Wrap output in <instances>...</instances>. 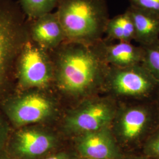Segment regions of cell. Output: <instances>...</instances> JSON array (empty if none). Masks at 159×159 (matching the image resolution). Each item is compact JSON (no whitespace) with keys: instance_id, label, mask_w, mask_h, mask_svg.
<instances>
[{"instance_id":"obj_1","label":"cell","mask_w":159,"mask_h":159,"mask_svg":"<svg viewBox=\"0 0 159 159\" xmlns=\"http://www.w3.org/2000/svg\"><path fill=\"white\" fill-rule=\"evenodd\" d=\"M53 50L54 73L63 90L85 99L103 90L109 66L96 43L87 46L65 41Z\"/></svg>"},{"instance_id":"obj_2","label":"cell","mask_w":159,"mask_h":159,"mask_svg":"<svg viewBox=\"0 0 159 159\" xmlns=\"http://www.w3.org/2000/svg\"><path fill=\"white\" fill-rule=\"evenodd\" d=\"M57 8L67 41L91 46L102 40L110 19L106 0H58Z\"/></svg>"},{"instance_id":"obj_3","label":"cell","mask_w":159,"mask_h":159,"mask_svg":"<svg viewBox=\"0 0 159 159\" xmlns=\"http://www.w3.org/2000/svg\"><path fill=\"white\" fill-rule=\"evenodd\" d=\"M30 40L29 20L18 1L0 0V97L16 71L23 46Z\"/></svg>"},{"instance_id":"obj_4","label":"cell","mask_w":159,"mask_h":159,"mask_svg":"<svg viewBox=\"0 0 159 159\" xmlns=\"http://www.w3.org/2000/svg\"><path fill=\"white\" fill-rule=\"evenodd\" d=\"M110 129L124 153L140 151L159 124L155 102L118 103Z\"/></svg>"},{"instance_id":"obj_5","label":"cell","mask_w":159,"mask_h":159,"mask_svg":"<svg viewBox=\"0 0 159 159\" xmlns=\"http://www.w3.org/2000/svg\"><path fill=\"white\" fill-rule=\"evenodd\" d=\"M103 90L118 103L154 102L159 81L142 64L128 67H108Z\"/></svg>"},{"instance_id":"obj_6","label":"cell","mask_w":159,"mask_h":159,"mask_svg":"<svg viewBox=\"0 0 159 159\" xmlns=\"http://www.w3.org/2000/svg\"><path fill=\"white\" fill-rule=\"evenodd\" d=\"M118 105V102L108 96L96 95L87 98L67 116L65 127L76 136L110 127Z\"/></svg>"},{"instance_id":"obj_7","label":"cell","mask_w":159,"mask_h":159,"mask_svg":"<svg viewBox=\"0 0 159 159\" xmlns=\"http://www.w3.org/2000/svg\"><path fill=\"white\" fill-rule=\"evenodd\" d=\"M56 134L37 127L22 128L10 134L4 150L13 159H42L58 150Z\"/></svg>"},{"instance_id":"obj_8","label":"cell","mask_w":159,"mask_h":159,"mask_svg":"<svg viewBox=\"0 0 159 159\" xmlns=\"http://www.w3.org/2000/svg\"><path fill=\"white\" fill-rule=\"evenodd\" d=\"M47 51L31 40L23 46L16 67L21 84L25 87L41 88L50 83L54 70Z\"/></svg>"},{"instance_id":"obj_9","label":"cell","mask_w":159,"mask_h":159,"mask_svg":"<svg viewBox=\"0 0 159 159\" xmlns=\"http://www.w3.org/2000/svg\"><path fill=\"white\" fill-rule=\"evenodd\" d=\"M2 108L7 118L16 127L44 121L54 112L51 100L35 93L6 98Z\"/></svg>"},{"instance_id":"obj_10","label":"cell","mask_w":159,"mask_h":159,"mask_svg":"<svg viewBox=\"0 0 159 159\" xmlns=\"http://www.w3.org/2000/svg\"><path fill=\"white\" fill-rule=\"evenodd\" d=\"M75 151L79 157L95 159H122L125 154L110 127L77 136Z\"/></svg>"},{"instance_id":"obj_11","label":"cell","mask_w":159,"mask_h":159,"mask_svg":"<svg viewBox=\"0 0 159 159\" xmlns=\"http://www.w3.org/2000/svg\"><path fill=\"white\" fill-rule=\"evenodd\" d=\"M29 20L30 40L47 50H54L66 41L57 12H49Z\"/></svg>"},{"instance_id":"obj_12","label":"cell","mask_w":159,"mask_h":159,"mask_svg":"<svg viewBox=\"0 0 159 159\" xmlns=\"http://www.w3.org/2000/svg\"><path fill=\"white\" fill-rule=\"evenodd\" d=\"M104 61L110 66L124 68L142 64L144 50L142 46L131 43H108L103 40L96 43Z\"/></svg>"},{"instance_id":"obj_13","label":"cell","mask_w":159,"mask_h":159,"mask_svg":"<svg viewBox=\"0 0 159 159\" xmlns=\"http://www.w3.org/2000/svg\"><path fill=\"white\" fill-rule=\"evenodd\" d=\"M135 29L134 41L146 46L159 41V15L130 6L126 10Z\"/></svg>"},{"instance_id":"obj_14","label":"cell","mask_w":159,"mask_h":159,"mask_svg":"<svg viewBox=\"0 0 159 159\" xmlns=\"http://www.w3.org/2000/svg\"><path fill=\"white\" fill-rule=\"evenodd\" d=\"M103 40L108 43L114 41L131 43L135 39V29L129 13L125 11L110 18L104 31Z\"/></svg>"},{"instance_id":"obj_15","label":"cell","mask_w":159,"mask_h":159,"mask_svg":"<svg viewBox=\"0 0 159 159\" xmlns=\"http://www.w3.org/2000/svg\"><path fill=\"white\" fill-rule=\"evenodd\" d=\"M58 0H19L18 2L27 18L34 20L57 7Z\"/></svg>"},{"instance_id":"obj_16","label":"cell","mask_w":159,"mask_h":159,"mask_svg":"<svg viewBox=\"0 0 159 159\" xmlns=\"http://www.w3.org/2000/svg\"><path fill=\"white\" fill-rule=\"evenodd\" d=\"M142 47L144 50L142 64L159 81V41Z\"/></svg>"},{"instance_id":"obj_17","label":"cell","mask_w":159,"mask_h":159,"mask_svg":"<svg viewBox=\"0 0 159 159\" xmlns=\"http://www.w3.org/2000/svg\"><path fill=\"white\" fill-rule=\"evenodd\" d=\"M140 152L152 159H159V124L143 144Z\"/></svg>"},{"instance_id":"obj_18","label":"cell","mask_w":159,"mask_h":159,"mask_svg":"<svg viewBox=\"0 0 159 159\" xmlns=\"http://www.w3.org/2000/svg\"><path fill=\"white\" fill-rule=\"evenodd\" d=\"M130 6L159 15V0H129Z\"/></svg>"},{"instance_id":"obj_19","label":"cell","mask_w":159,"mask_h":159,"mask_svg":"<svg viewBox=\"0 0 159 159\" xmlns=\"http://www.w3.org/2000/svg\"><path fill=\"white\" fill-rule=\"evenodd\" d=\"M10 134V128L7 120L0 113V152L5 149Z\"/></svg>"},{"instance_id":"obj_20","label":"cell","mask_w":159,"mask_h":159,"mask_svg":"<svg viewBox=\"0 0 159 159\" xmlns=\"http://www.w3.org/2000/svg\"><path fill=\"white\" fill-rule=\"evenodd\" d=\"M79 156L75 151L68 150H57L42 159H79Z\"/></svg>"},{"instance_id":"obj_21","label":"cell","mask_w":159,"mask_h":159,"mask_svg":"<svg viewBox=\"0 0 159 159\" xmlns=\"http://www.w3.org/2000/svg\"><path fill=\"white\" fill-rule=\"evenodd\" d=\"M122 159H152L145 156L140 151L126 152Z\"/></svg>"},{"instance_id":"obj_22","label":"cell","mask_w":159,"mask_h":159,"mask_svg":"<svg viewBox=\"0 0 159 159\" xmlns=\"http://www.w3.org/2000/svg\"><path fill=\"white\" fill-rule=\"evenodd\" d=\"M0 159H13L4 150L0 152Z\"/></svg>"},{"instance_id":"obj_23","label":"cell","mask_w":159,"mask_h":159,"mask_svg":"<svg viewBox=\"0 0 159 159\" xmlns=\"http://www.w3.org/2000/svg\"><path fill=\"white\" fill-rule=\"evenodd\" d=\"M154 102H155V103L156 104V106H157V108L159 113V91L158 93H157V96L156 97V99H155Z\"/></svg>"},{"instance_id":"obj_24","label":"cell","mask_w":159,"mask_h":159,"mask_svg":"<svg viewBox=\"0 0 159 159\" xmlns=\"http://www.w3.org/2000/svg\"><path fill=\"white\" fill-rule=\"evenodd\" d=\"M79 159H92V158H89V157H79Z\"/></svg>"}]
</instances>
